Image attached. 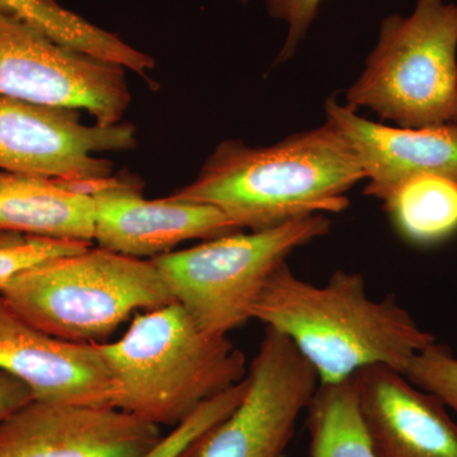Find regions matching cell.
<instances>
[{
	"mask_svg": "<svg viewBox=\"0 0 457 457\" xmlns=\"http://www.w3.org/2000/svg\"><path fill=\"white\" fill-rule=\"evenodd\" d=\"M326 215L267 230H240L153 258L174 300L210 335L245 326L264 286L297 248L326 237Z\"/></svg>",
	"mask_w": 457,
	"mask_h": 457,
	"instance_id": "cell-6",
	"label": "cell"
},
{
	"mask_svg": "<svg viewBox=\"0 0 457 457\" xmlns=\"http://www.w3.org/2000/svg\"><path fill=\"white\" fill-rule=\"evenodd\" d=\"M98 345L116 386L113 408L158 427L179 426L248 374L228 336L204 332L177 302L140 314L121 338Z\"/></svg>",
	"mask_w": 457,
	"mask_h": 457,
	"instance_id": "cell-3",
	"label": "cell"
},
{
	"mask_svg": "<svg viewBox=\"0 0 457 457\" xmlns=\"http://www.w3.org/2000/svg\"><path fill=\"white\" fill-rule=\"evenodd\" d=\"M95 240L101 248L129 257H158L186 240L227 236L240 231L227 216L206 204L147 200L140 183L121 177L93 182Z\"/></svg>",
	"mask_w": 457,
	"mask_h": 457,
	"instance_id": "cell-11",
	"label": "cell"
},
{
	"mask_svg": "<svg viewBox=\"0 0 457 457\" xmlns=\"http://www.w3.org/2000/svg\"><path fill=\"white\" fill-rule=\"evenodd\" d=\"M248 389L246 376L240 383L233 385L204 404L183 420L173 431L141 457H180L192 442L197 440L207 429L228 417L240 404Z\"/></svg>",
	"mask_w": 457,
	"mask_h": 457,
	"instance_id": "cell-19",
	"label": "cell"
},
{
	"mask_svg": "<svg viewBox=\"0 0 457 457\" xmlns=\"http://www.w3.org/2000/svg\"><path fill=\"white\" fill-rule=\"evenodd\" d=\"M453 122L457 123V106H456L455 119H453Z\"/></svg>",
	"mask_w": 457,
	"mask_h": 457,
	"instance_id": "cell-24",
	"label": "cell"
},
{
	"mask_svg": "<svg viewBox=\"0 0 457 457\" xmlns=\"http://www.w3.org/2000/svg\"><path fill=\"white\" fill-rule=\"evenodd\" d=\"M89 243L0 231V293L18 273L51 258L79 253Z\"/></svg>",
	"mask_w": 457,
	"mask_h": 457,
	"instance_id": "cell-20",
	"label": "cell"
},
{
	"mask_svg": "<svg viewBox=\"0 0 457 457\" xmlns=\"http://www.w3.org/2000/svg\"><path fill=\"white\" fill-rule=\"evenodd\" d=\"M0 14L23 21L57 44L122 66L143 77L154 69L155 60L152 56L62 7L56 0H0Z\"/></svg>",
	"mask_w": 457,
	"mask_h": 457,
	"instance_id": "cell-16",
	"label": "cell"
},
{
	"mask_svg": "<svg viewBox=\"0 0 457 457\" xmlns=\"http://www.w3.org/2000/svg\"><path fill=\"white\" fill-rule=\"evenodd\" d=\"M125 71L0 14V96L87 111L110 126L121 122L131 104Z\"/></svg>",
	"mask_w": 457,
	"mask_h": 457,
	"instance_id": "cell-8",
	"label": "cell"
},
{
	"mask_svg": "<svg viewBox=\"0 0 457 457\" xmlns=\"http://www.w3.org/2000/svg\"><path fill=\"white\" fill-rule=\"evenodd\" d=\"M306 413L311 457H376L352 376L342 383L319 385Z\"/></svg>",
	"mask_w": 457,
	"mask_h": 457,
	"instance_id": "cell-18",
	"label": "cell"
},
{
	"mask_svg": "<svg viewBox=\"0 0 457 457\" xmlns=\"http://www.w3.org/2000/svg\"><path fill=\"white\" fill-rule=\"evenodd\" d=\"M363 179L350 145L326 121L270 146L222 141L196 179L168 197L215 206L240 230L260 231L342 212Z\"/></svg>",
	"mask_w": 457,
	"mask_h": 457,
	"instance_id": "cell-1",
	"label": "cell"
},
{
	"mask_svg": "<svg viewBox=\"0 0 457 457\" xmlns=\"http://www.w3.org/2000/svg\"><path fill=\"white\" fill-rule=\"evenodd\" d=\"M345 106L368 108L400 128L453 122L457 106V4L416 0L409 16L384 18Z\"/></svg>",
	"mask_w": 457,
	"mask_h": 457,
	"instance_id": "cell-5",
	"label": "cell"
},
{
	"mask_svg": "<svg viewBox=\"0 0 457 457\" xmlns=\"http://www.w3.org/2000/svg\"><path fill=\"white\" fill-rule=\"evenodd\" d=\"M321 2L323 0H266L270 16L287 23V36L276 64L287 62L294 55L317 20Z\"/></svg>",
	"mask_w": 457,
	"mask_h": 457,
	"instance_id": "cell-22",
	"label": "cell"
},
{
	"mask_svg": "<svg viewBox=\"0 0 457 457\" xmlns=\"http://www.w3.org/2000/svg\"><path fill=\"white\" fill-rule=\"evenodd\" d=\"M0 370L35 399L113 408L116 386L98 345L56 338L18 315L0 295Z\"/></svg>",
	"mask_w": 457,
	"mask_h": 457,
	"instance_id": "cell-12",
	"label": "cell"
},
{
	"mask_svg": "<svg viewBox=\"0 0 457 457\" xmlns=\"http://www.w3.org/2000/svg\"><path fill=\"white\" fill-rule=\"evenodd\" d=\"M32 399V390L23 381L0 370V420Z\"/></svg>",
	"mask_w": 457,
	"mask_h": 457,
	"instance_id": "cell-23",
	"label": "cell"
},
{
	"mask_svg": "<svg viewBox=\"0 0 457 457\" xmlns=\"http://www.w3.org/2000/svg\"><path fill=\"white\" fill-rule=\"evenodd\" d=\"M246 380L240 404L180 457H284L320 385L317 371L287 337L264 327Z\"/></svg>",
	"mask_w": 457,
	"mask_h": 457,
	"instance_id": "cell-7",
	"label": "cell"
},
{
	"mask_svg": "<svg viewBox=\"0 0 457 457\" xmlns=\"http://www.w3.org/2000/svg\"><path fill=\"white\" fill-rule=\"evenodd\" d=\"M96 204L78 183L0 170V231L89 243Z\"/></svg>",
	"mask_w": 457,
	"mask_h": 457,
	"instance_id": "cell-15",
	"label": "cell"
},
{
	"mask_svg": "<svg viewBox=\"0 0 457 457\" xmlns=\"http://www.w3.org/2000/svg\"><path fill=\"white\" fill-rule=\"evenodd\" d=\"M384 206L399 236L411 245H438L457 234V183L445 177L409 179Z\"/></svg>",
	"mask_w": 457,
	"mask_h": 457,
	"instance_id": "cell-17",
	"label": "cell"
},
{
	"mask_svg": "<svg viewBox=\"0 0 457 457\" xmlns=\"http://www.w3.org/2000/svg\"><path fill=\"white\" fill-rule=\"evenodd\" d=\"M411 384L437 396L457 420V357L435 341L414 354L402 372Z\"/></svg>",
	"mask_w": 457,
	"mask_h": 457,
	"instance_id": "cell-21",
	"label": "cell"
},
{
	"mask_svg": "<svg viewBox=\"0 0 457 457\" xmlns=\"http://www.w3.org/2000/svg\"><path fill=\"white\" fill-rule=\"evenodd\" d=\"M326 119L350 145L368 180L363 194L387 200L403 183L436 174L457 183V123L400 128L370 121L335 99Z\"/></svg>",
	"mask_w": 457,
	"mask_h": 457,
	"instance_id": "cell-14",
	"label": "cell"
},
{
	"mask_svg": "<svg viewBox=\"0 0 457 457\" xmlns=\"http://www.w3.org/2000/svg\"><path fill=\"white\" fill-rule=\"evenodd\" d=\"M239 2L246 3V2H248V0H239Z\"/></svg>",
	"mask_w": 457,
	"mask_h": 457,
	"instance_id": "cell-25",
	"label": "cell"
},
{
	"mask_svg": "<svg viewBox=\"0 0 457 457\" xmlns=\"http://www.w3.org/2000/svg\"><path fill=\"white\" fill-rule=\"evenodd\" d=\"M252 319L287 337L320 384L342 383L372 365L402 374L414 354L437 341L394 295L371 299L361 273L338 270L327 284L314 285L287 262L267 281Z\"/></svg>",
	"mask_w": 457,
	"mask_h": 457,
	"instance_id": "cell-2",
	"label": "cell"
},
{
	"mask_svg": "<svg viewBox=\"0 0 457 457\" xmlns=\"http://www.w3.org/2000/svg\"><path fill=\"white\" fill-rule=\"evenodd\" d=\"M352 378L376 457H457V420L437 396L389 366Z\"/></svg>",
	"mask_w": 457,
	"mask_h": 457,
	"instance_id": "cell-13",
	"label": "cell"
},
{
	"mask_svg": "<svg viewBox=\"0 0 457 457\" xmlns=\"http://www.w3.org/2000/svg\"><path fill=\"white\" fill-rule=\"evenodd\" d=\"M162 437L121 409L32 399L0 420V457H141Z\"/></svg>",
	"mask_w": 457,
	"mask_h": 457,
	"instance_id": "cell-10",
	"label": "cell"
},
{
	"mask_svg": "<svg viewBox=\"0 0 457 457\" xmlns=\"http://www.w3.org/2000/svg\"><path fill=\"white\" fill-rule=\"evenodd\" d=\"M0 295L44 332L89 345L106 343L134 312L176 302L154 262L101 246L23 270Z\"/></svg>",
	"mask_w": 457,
	"mask_h": 457,
	"instance_id": "cell-4",
	"label": "cell"
},
{
	"mask_svg": "<svg viewBox=\"0 0 457 457\" xmlns=\"http://www.w3.org/2000/svg\"><path fill=\"white\" fill-rule=\"evenodd\" d=\"M129 122L84 125L73 108L0 96V170L68 183L111 179L113 165L95 154L137 147Z\"/></svg>",
	"mask_w": 457,
	"mask_h": 457,
	"instance_id": "cell-9",
	"label": "cell"
}]
</instances>
